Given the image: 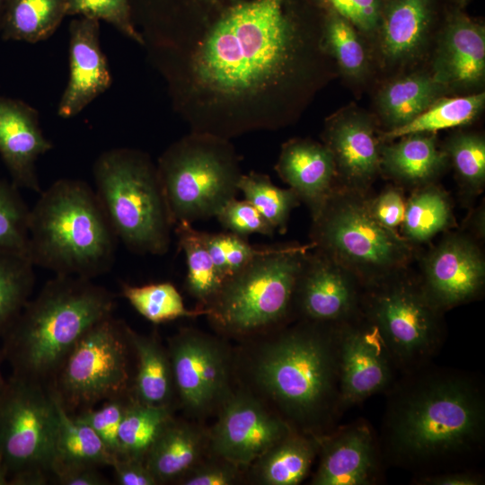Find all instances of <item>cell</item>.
I'll return each mask as SVG.
<instances>
[{
    "label": "cell",
    "mask_w": 485,
    "mask_h": 485,
    "mask_svg": "<svg viewBox=\"0 0 485 485\" xmlns=\"http://www.w3.org/2000/svg\"><path fill=\"white\" fill-rule=\"evenodd\" d=\"M29 216L18 188L0 178V249L27 256Z\"/></svg>",
    "instance_id": "obj_41"
},
{
    "label": "cell",
    "mask_w": 485,
    "mask_h": 485,
    "mask_svg": "<svg viewBox=\"0 0 485 485\" xmlns=\"http://www.w3.org/2000/svg\"><path fill=\"white\" fill-rule=\"evenodd\" d=\"M404 271L364 287L361 309L395 365L412 372L424 366L441 345L442 311L428 297L420 280L408 278Z\"/></svg>",
    "instance_id": "obj_10"
},
{
    "label": "cell",
    "mask_w": 485,
    "mask_h": 485,
    "mask_svg": "<svg viewBox=\"0 0 485 485\" xmlns=\"http://www.w3.org/2000/svg\"><path fill=\"white\" fill-rule=\"evenodd\" d=\"M201 234L211 259L224 279L263 253L268 246L251 245L247 238L231 232L207 233L201 231Z\"/></svg>",
    "instance_id": "obj_42"
},
{
    "label": "cell",
    "mask_w": 485,
    "mask_h": 485,
    "mask_svg": "<svg viewBox=\"0 0 485 485\" xmlns=\"http://www.w3.org/2000/svg\"><path fill=\"white\" fill-rule=\"evenodd\" d=\"M54 399L57 423L52 444L51 476L59 471L75 467H111L116 456L97 434Z\"/></svg>",
    "instance_id": "obj_26"
},
{
    "label": "cell",
    "mask_w": 485,
    "mask_h": 485,
    "mask_svg": "<svg viewBox=\"0 0 485 485\" xmlns=\"http://www.w3.org/2000/svg\"><path fill=\"white\" fill-rule=\"evenodd\" d=\"M275 170L308 207L312 217L318 214L336 186V168L331 151L324 144L311 139L293 138L284 143Z\"/></svg>",
    "instance_id": "obj_23"
},
{
    "label": "cell",
    "mask_w": 485,
    "mask_h": 485,
    "mask_svg": "<svg viewBox=\"0 0 485 485\" xmlns=\"http://www.w3.org/2000/svg\"><path fill=\"white\" fill-rule=\"evenodd\" d=\"M322 138L333 156L339 186L366 193L381 170L372 119L357 109H344L327 119Z\"/></svg>",
    "instance_id": "obj_18"
},
{
    "label": "cell",
    "mask_w": 485,
    "mask_h": 485,
    "mask_svg": "<svg viewBox=\"0 0 485 485\" xmlns=\"http://www.w3.org/2000/svg\"><path fill=\"white\" fill-rule=\"evenodd\" d=\"M66 15L103 20L131 40L144 43L132 22L129 0H66Z\"/></svg>",
    "instance_id": "obj_43"
},
{
    "label": "cell",
    "mask_w": 485,
    "mask_h": 485,
    "mask_svg": "<svg viewBox=\"0 0 485 485\" xmlns=\"http://www.w3.org/2000/svg\"><path fill=\"white\" fill-rule=\"evenodd\" d=\"M238 189L276 231L286 233L291 211L301 202L292 189L279 188L268 175L256 172L242 173Z\"/></svg>",
    "instance_id": "obj_39"
},
{
    "label": "cell",
    "mask_w": 485,
    "mask_h": 485,
    "mask_svg": "<svg viewBox=\"0 0 485 485\" xmlns=\"http://www.w3.org/2000/svg\"><path fill=\"white\" fill-rule=\"evenodd\" d=\"M381 169L409 185L429 184L445 169L448 156L438 148L434 133H414L381 146Z\"/></svg>",
    "instance_id": "obj_25"
},
{
    "label": "cell",
    "mask_w": 485,
    "mask_h": 485,
    "mask_svg": "<svg viewBox=\"0 0 485 485\" xmlns=\"http://www.w3.org/2000/svg\"><path fill=\"white\" fill-rule=\"evenodd\" d=\"M453 221L445 193L432 183L426 184L418 187L406 201L402 237L410 243H422L445 231Z\"/></svg>",
    "instance_id": "obj_32"
},
{
    "label": "cell",
    "mask_w": 485,
    "mask_h": 485,
    "mask_svg": "<svg viewBox=\"0 0 485 485\" xmlns=\"http://www.w3.org/2000/svg\"><path fill=\"white\" fill-rule=\"evenodd\" d=\"M179 249L186 257L187 276L185 287L189 294L205 307L220 289L224 278L216 269L202 239L201 231L192 224L181 222L174 225Z\"/></svg>",
    "instance_id": "obj_33"
},
{
    "label": "cell",
    "mask_w": 485,
    "mask_h": 485,
    "mask_svg": "<svg viewBox=\"0 0 485 485\" xmlns=\"http://www.w3.org/2000/svg\"><path fill=\"white\" fill-rule=\"evenodd\" d=\"M432 77L447 90L475 87L485 75V28L460 11L451 13L442 31Z\"/></svg>",
    "instance_id": "obj_21"
},
{
    "label": "cell",
    "mask_w": 485,
    "mask_h": 485,
    "mask_svg": "<svg viewBox=\"0 0 485 485\" xmlns=\"http://www.w3.org/2000/svg\"><path fill=\"white\" fill-rule=\"evenodd\" d=\"M446 90L431 75L410 74L382 88L376 98L377 109L383 121L392 129L411 121Z\"/></svg>",
    "instance_id": "obj_30"
},
{
    "label": "cell",
    "mask_w": 485,
    "mask_h": 485,
    "mask_svg": "<svg viewBox=\"0 0 485 485\" xmlns=\"http://www.w3.org/2000/svg\"><path fill=\"white\" fill-rule=\"evenodd\" d=\"M111 467L118 485H157L145 462L129 457H116Z\"/></svg>",
    "instance_id": "obj_49"
},
{
    "label": "cell",
    "mask_w": 485,
    "mask_h": 485,
    "mask_svg": "<svg viewBox=\"0 0 485 485\" xmlns=\"http://www.w3.org/2000/svg\"><path fill=\"white\" fill-rule=\"evenodd\" d=\"M97 467L84 466L55 472L51 480L60 485H108L110 481Z\"/></svg>",
    "instance_id": "obj_50"
},
{
    "label": "cell",
    "mask_w": 485,
    "mask_h": 485,
    "mask_svg": "<svg viewBox=\"0 0 485 485\" xmlns=\"http://www.w3.org/2000/svg\"><path fill=\"white\" fill-rule=\"evenodd\" d=\"M321 38L289 0H242L185 48L179 103L191 131L225 139L294 118L314 83Z\"/></svg>",
    "instance_id": "obj_1"
},
{
    "label": "cell",
    "mask_w": 485,
    "mask_h": 485,
    "mask_svg": "<svg viewBox=\"0 0 485 485\" xmlns=\"http://www.w3.org/2000/svg\"><path fill=\"white\" fill-rule=\"evenodd\" d=\"M156 167L173 226L216 216L239 193L242 172L228 139L191 131L164 151Z\"/></svg>",
    "instance_id": "obj_9"
},
{
    "label": "cell",
    "mask_w": 485,
    "mask_h": 485,
    "mask_svg": "<svg viewBox=\"0 0 485 485\" xmlns=\"http://www.w3.org/2000/svg\"><path fill=\"white\" fill-rule=\"evenodd\" d=\"M114 308V295L92 279L56 275L4 334L13 375L48 386L79 339Z\"/></svg>",
    "instance_id": "obj_4"
},
{
    "label": "cell",
    "mask_w": 485,
    "mask_h": 485,
    "mask_svg": "<svg viewBox=\"0 0 485 485\" xmlns=\"http://www.w3.org/2000/svg\"><path fill=\"white\" fill-rule=\"evenodd\" d=\"M310 238L363 287L404 270L413 256L408 241L374 217L364 192L337 185L313 217Z\"/></svg>",
    "instance_id": "obj_8"
},
{
    "label": "cell",
    "mask_w": 485,
    "mask_h": 485,
    "mask_svg": "<svg viewBox=\"0 0 485 485\" xmlns=\"http://www.w3.org/2000/svg\"><path fill=\"white\" fill-rule=\"evenodd\" d=\"M129 338L137 359L130 396L148 405L170 407L175 392L168 351L156 335H141L129 328Z\"/></svg>",
    "instance_id": "obj_29"
},
{
    "label": "cell",
    "mask_w": 485,
    "mask_h": 485,
    "mask_svg": "<svg viewBox=\"0 0 485 485\" xmlns=\"http://www.w3.org/2000/svg\"><path fill=\"white\" fill-rule=\"evenodd\" d=\"M0 359H1V357H0ZM5 382L4 379L3 378V375H2V373H1V370H0V391L3 389V387L4 386L5 384Z\"/></svg>",
    "instance_id": "obj_54"
},
{
    "label": "cell",
    "mask_w": 485,
    "mask_h": 485,
    "mask_svg": "<svg viewBox=\"0 0 485 485\" xmlns=\"http://www.w3.org/2000/svg\"><path fill=\"white\" fill-rule=\"evenodd\" d=\"M370 211L383 225L394 230L401 224L406 201L400 189L389 187L372 199H368Z\"/></svg>",
    "instance_id": "obj_48"
},
{
    "label": "cell",
    "mask_w": 485,
    "mask_h": 485,
    "mask_svg": "<svg viewBox=\"0 0 485 485\" xmlns=\"http://www.w3.org/2000/svg\"><path fill=\"white\" fill-rule=\"evenodd\" d=\"M206 445L201 431L172 418L162 429L144 462L159 484L179 481L198 463Z\"/></svg>",
    "instance_id": "obj_27"
},
{
    "label": "cell",
    "mask_w": 485,
    "mask_h": 485,
    "mask_svg": "<svg viewBox=\"0 0 485 485\" xmlns=\"http://www.w3.org/2000/svg\"><path fill=\"white\" fill-rule=\"evenodd\" d=\"M321 461L313 485H368L379 471L376 440L366 424H352L319 436Z\"/></svg>",
    "instance_id": "obj_19"
},
{
    "label": "cell",
    "mask_w": 485,
    "mask_h": 485,
    "mask_svg": "<svg viewBox=\"0 0 485 485\" xmlns=\"http://www.w3.org/2000/svg\"><path fill=\"white\" fill-rule=\"evenodd\" d=\"M129 327L110 315L75 343L47 386L71 414L130 395Z\"/></svg>",
    "instance_id": "obj_11"
},
{
    "label": "cell",
    "mask_w": 485,
    "mask_h": 485,
    "mask_svg": "<svg viewBox=\"0 0 485 485\" xmlns=\"http://www.w3.org/2000/svg\"><path fill=\"white\" fill-rule=\"evenodd\" d=\"M318 451L319 436L293 428L251 464L252 477L263 485L298 484Z\"/></svg>",
    "instance_id": "obj_28"
},
{
    "label": "cell",
    "mask_w": 485,
    "mask_h": 485,
    "mask_svg": "<svg viewBox=\"0 0 485 485\" xmlns=\"http://www.w3.org/2000/svg\"><path fill=\"white\" fill-rule=\"evenodd\" d=\"M249 368L253 385L298 431L321 436L340 410L336 324L301 320L276 331Z\"/></svg>",
    "instance_id": "obj_3"
},
{
    "label": "cell",
    "mask_w": 485,
    "mask_h": 485,
    "mask_svg": "<svg viewBox=\"0 0 485 485\" xmlns=\"http://www.w3.org/2000/svg\"><path fill=\"white\" fill-rule=\"evenodd\" d=\"M220 407L208 445L216 456L238 467L251 465L293 429L249 392H231Z\"/></svg>",
    "instance_id": "obj_14"
},
{
    "label": "cell",
    "mask_w": 485,
    "mask_h": 485,
    "mask_svg": "<svg viewBox=\"0 0 485 485\" xmlns=\"http://www.w3.org/2000/svg\"><path fill=\"white\" fill-rule=\"evenodd\" d=\"M391 393L384 419L387 457L426 468L460 457L481 445L485 431L481 388L465 374L417 373Z\"/></svg>",
    "instance_id": "obj_2"
},
{
    "label": "cell",
    "mask_w": 485,
    "mask_h": 485,
    "mask_svg": "<svg viewBox=\"0 0 485 485\" xmlns=\"http://www.w3.org/2000/svg\"><path fill=\"white\" fill-rule=\"evenodd\" d=\"M361 287L353 273L327 255L308 251L296 279L292 312L314 322H347L359 314Z\"/></svg>",
    "instance_id": "obj_16"
},
{
    "label": "cell",
    "mask_w": 485,
    "mask_h": 485,
    "mask_svg": "<svg viewBox=\"0 0 485 485\" xmlns=\"http://www.w3.org/2000/svg\"><path fill=\"white\" fill-rule=\"evenodd\" d=\"M358 315L336 324L340 410L386 390L393 381L396 365L384 340L375 327Z\"/></svg>",
    "instance_id": "obj_15"
},
{
    "label": "cell",
    "mask_w": 485,
    "mask_h": 485,
    "mask_svg": "<svg viewBox=\"0 0 485 485\" xmlns=\"http://www.w3.org/2000/svg\"><path fill=\"white\" fill-rule=\"evenodd\" d=\"M99 21L80 16L69 26L70 74L58 106V114H78L111 84V76L99 40Z\"/></svg>",
    "instance_id": "obj_20"
},
{
    "label": "cell",
    "mask_w": 485,
    "mask_h": 485,
    "mask_svg": "<svg viewBox=\"0 0 485 485\" xmlns=\"http://www.w3.org/2000/svg\"><path fill=\"white\" fill-rule=\"evenodd\" d=\"M6 3H7V0H0V31H1L4 12H5Z\"/></svg>",
    "instance_id": "obj_53"
},
{
    "label": "cell",
    "mask_w": 485,
    "mask_h": 485,
    "mask_svg": "<svg viewBox=\"0 0 485 485\" xmlns=\"http://www.w3.org/2000/svg\"><path fill=\"white\" fill-rule=\"evenodd\" d=\"M466 193L482 191L485 182V140L474 133L454 136L445 149Z\"/></svg>",
    "instance_id": "obj_40"
},
{
    "label": "cell",
    "mask_w": 485,
    "mask_h": 485,
    "mask_svg": "<svg viewBox=\"0 0 485 485\" xmlns=\"http://www.w3.org/2000/svg\"><path fill=\"white\" fill-rule=\"evenodd\" d=\"M130 400V395L110 399L97 409L92 407L74 414L92 428L116 457L119 456V428Z\"/></svg>",
    "instance_id": "obj_44"
},
{
    "label": "cell",
    "mask_w": 485,
    "mask_h": 485,
    "mask_svg": "<svg viewBox=\"0 0 485 485\" xmlns=\"http://www.w3.org/2000/svg\"><path fill=\"white\" fill-rule=\"evenodd\" d=\"M325 9H331L355 28L364 32L376 31L384 0H317Z\"/></svg>",
    "instance_id": "obj_46"
},
{
    "label": "cell",
    "mask_w": 485,
    "mask_h": 485,
    "mask_svg": "<svg viewBox=\"0 0 485 485\" xmlns=\"http://www.w3.org/2000/svg\"><path fill=\"white\" fill-rule=\"evenodd\" d=\"M424 485H480L483 480L470 472H453L444 474L428 475L419 480Z\"/></svg>",
    "instance_id": "obj_51"
},
{
    "label": "cell",
    "mask_w": 485,
    "mask_h": 485,
    "mask_svg": "<svg viewBox=\"0 0 485 485\" xmlns=\"http://www.w3.org/2000/svg\"><path fill=\"white\" fill-rule=\"evenodd\" d=\"M52 148L27 103L0 96V156L17 188L40 192L36 161Z\"/></svg>",
    "instance_id": "obj_22"
},
{
    "label": "cell",
    "mask_w": 485,
    "mask_h": 485,
    "mask_svg": "<svg viewBox=\"0 0 485 485\" xmlns=\"http://www.w3.org/2000/svg\"><path fill=\"white\" fill-rule=\"evenodd\" d=\"M118 241L95 191L80 180H57L30 210L27 257L55 275L105 274Z\"/></svg>",
    "instance_id": "obj_5"
},
{
    "label": "cell",
    "mask_w": 485,
    "mask_h": 485,
    "mask_svg": "<svg viewBox=\"0 0 485 485\" xmlns=\"http://www.w3.org/2000/svg\"><path fill=\"white\" fill-rule=\"evenodd\" d=\"M321 47L348 76L358 79L366 73L367 54L356 28L331 9H326Z\"/></svg>",
    "instance_id": "obj_38"
},
{
    "label": "cell",
    "mask_w": 485,
    "mask_h": 485,
    "mask_svg": "<svg viewBox=\"0 0 485 485\" xmlns=\"http://www.w3.org/2000/svg\"><path fill=\"white\" fill-rule=\"evenodd\" d=\"M313 244L268 245L263 253L226 278L205 307L220 331L247 337L280 327L292 313L296 279Z\"/></svg>",
    "instance_id": "obj_7"
},
{
    "label": "cell",
    "mask_w": 485,
    "mask_h": 485,
    "mask_svg": "<svg viewBox=\"0 0 485 485\" xmlns=\"http://www.w3.org/2000/svg\"><path fill=\"white\" fill-rule=\"evenodd\" d=\"M171 419L170 407L144 404L131 397L119 428V456L144 461Z\"/></svg>",
    "instance_id": "obj_35"
},
{
    "label": "cell",
    "mask_w": 485,
    "mask_h": 485,
    "mask_svg": "<svg viewBox=\"0 0 485 485\" xmlns=\"http://www.w3.org/2000/svg\"><path fill=\"white\" fill-rule=\"evenodd\" d=\"M34 265L24 254L0 249V334L18 317L32 292Z\"/></svg>",
    "instance_id": "obj_36"
},
{
    "label": "cell",
    "mask_w": 485,
    "mask_h": 485,
    "mask_svg": "<svg viewBox=\"0 0 485 485\" xmlns=\"http://www.w3.org/2000/svg\"><path fill=\"white\" fill-rule=\"evenodd\" d=\"M56 401L48 388L13 375L0 391V463L9 481L49 475Z\"/></svg>",
    "instance_id": "obj_12"
},
{
    "label": "cell",
    "mask_w": 485,
    "mask_h": 485,
    "mask_svg": "<svg viewBox=\"0 0 485 485\" xmlns=\"http://www.w3.org/2000/svg\"><path fill=\"white\" fill-rule=\"evenodd\" d=\"M484 103V93L439 98L411 121L388 129L382 135V139L389 141L414 133H435L468 124L481 113Z\"/></svg>",
    "instance_id": "obj_34"
},
{
    "label": "cell",
    "mask_w": 485,
    "mask_h": 485,
    "mask_svg": "<svg viewBox=\"0 0 485 485\" xmlns=\"http://www.w3.org/2000/svg\"><path fill=\"white\" fill-rule=\"evenodd\" d=\"M95 194L118 240L137 254L163 255L171 221L157 167L129 148L111 149L94 163Z\"/></svg>",
    "instance_id": "obj_6"
},
{
    "label": "cell",
    "mask_w": 485,
    "mask_h": 485,
    "mask_svg": "<svg viewBox=\"0 0 485 485\" xmlns=\"http://www.w3.org/2000/svg\"><path fill=\"white\" fill-rule=\"evenodd\" d=\"M9 484V475L7 470L0 463V485Z\"/></svg>",
    "instance_id": "obj_52"
},
{
    "label": "cell",
    "mask_w": 485,
    "mask_h": 485,
    "mask_svg": "<svg viewBox=\"0 0 485 485\" xmlns=\"http://www.w3.org/2000/svg\"><path fill=\"white\" fill-rule=\"evenodd\" d=\"M219 460L198 463L178 481L182 485H232L240 480V467L218 457Z\"/></svg>",
    "instance_id": "obj_47"
},
{
    "label": "cell",
    "mask_w": 485,
    "mask_h": 485,
    "mask_svg": "<svg viewBox=\"0 0 485 485\" xmlns=\"http://www.w3.org/2000/svg\"><path fill=\"white\" fill-rule=\"evenodd\" d=\"M121 295L140 315L154 324L207 313L206 309H188L180 292L170 282L142 286L123 284Z\"/></svg>",
    "instance_id": "obj_37"
},
{
    "label": "cell",
    "mask_w": 485,
    "mask_h": 485,
    "mask_svg": "<svg viewBox=\"0 0 485 485\" xmlns=\"http://www.w3.org/2000/svg\"><path fill=\"white\" fill-rule=\"evenodd\" d=\"M66 15V0H7L4 40L35 43L50 37Z\"/></svg>",
    "instance_id": "obj_31"
},
{
    "label": "cell",
    "mask_w": 485,
    "mask_h": 485,
    "mask_svg": "<svg viewBox=\"0 0 485 485\" xmlns=\"http://www.w3.org/2000/svg\"><path fill=\"white\" fill-rule=\"evenodd\" d=\"M220 225L243 238L252 234L273 236L276 229L247 200H230L216 216Z\"/></svg>",
    "instance_id": "obj_45"
},
{
    "label": "cell",
    "mask_w": 485,
    "mask_h": 485,
    "mask_svg": "<svg viewBox=\"0 0 485 485\" xmlns=\"http://www.w3.org/2000/svg\"><path fill=\"white\" fill-rule=\"evenodd\" d=\"M168 354L175 392L183 407L199 415L222 405L231 393V357L222 342L184 328L170 339Z\"/></svg>",
    "instance_id": "obj_13"
},
{
    "label": "cell",
    "mask_w": 485,
    "mask_h": 485,
    "mask_svg": "<svg viewBox=\"0 0 485 485\" xmlns=\"http://www.w3.org/2000/svg\"><path fill=\"white\" fill-rule=\"evenodd\" d=\"M485 262L472 238L454 233L445 236L422 261L420 283L442 312L475 298L483 288Z\"/></svg>",
    "instance_id": "obj_17"
},
{
    "label": "cell",
    "mask_w": 485,
    "mask_h": 485,
    "mask_svg": "<svg viewBox=\"0 0 485 485\" xmlns=\"http://www.w3.org/2000/svg\"><path fill=\"white\" fill-rule=\"evenodd\" d=\"M433 19V0H384L379 48L390 62L402 63L423 49Z\"/></svg>",
    "instance_id": "obj_24"
}]
</instances>
